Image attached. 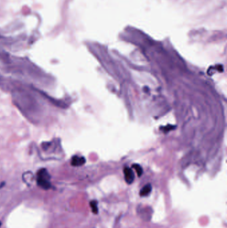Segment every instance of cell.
Wrapping results in <instances>:
<instances>
[{"label":"cell","instance_id":"6da1fadb","mask_svg":"<svg viewBox=\"0 0 227 228\" xmlns=\"http://www.w3.org/2000/svg\"><path fill=\"white\" fill-rule=\"evenodd\" d=\"M37 185L43 190L51 188L50 176L46 169H41L37 172Z\"/></svg>","mask_w":227,"mask_h":228},{"label":"cell","instance_id":"7a4b0ae2","mask_svg":"<svg viewBox=\"0 0 227 228\" xmlns=\"http://www.w3.org/2000/svg\"><path fill=\"white\" fill-rule=\"evenodd\" d=\"M124 176L125 181L128 184H131L135 180V174L130 168L125 167L123 169Z\"/></svg>","mask_w":227,"mask_h":228},{"label":"cell","instance_id":"3957f363","mask_svg":"<svg viewBox=\"0 0 227 228\" xmlns=\"http://www.w3.org/2000/svg\"><path fill=\"white\" fill-rule=\"evenodd\" d=\"M85 163V159L83 157H79V156L75 155L73 156L72 159V165L73 166H81Z\"/></svg>","mask_w":227,"mask_h":228},{"label":"cell","instance_id":"277c9868","mask_svg":"<svg viewBox=\"0 0 227 228\" xmlns=\"http://www.w3.org/2000/svg\"><path fill=\"white\" fill-rule=\"evenodd\" d=\"M151 190H152V187H151V185L149 184H146L141 190L139 194L141 197L147 196L151 193Z\"/></svg>","mask_w":227,"mask_h":228},{"label":"cell","instance_id":"5b68a950","mask_svg":"<svg viewBox=\"0 0 227 228\" xmlns=\"http://www.w3.org/2000/svg\"><path fill=\"white\" fill-rule=\"evenodd\" d=\"M97 203H98L96 200L91 201V202H90V206L91 208L92 212L93 213H95V214H97L98 212H99V209H98V208H97Z\"/></svg>","mask_w":227,"mask_h":228},{"label":"cell","instance_id":"8992f818","mask_svg":"<svg viewBox=\"0 0 227 228\" xmlns=\"http://www.w3.org/2000/svg\"><path fill=\"white\" fill-rule=\"evenodd\" d=\"M133 168L136 170L138 176L140 177L142 175V173H143V169H142V168L138 164H134L133 165Z\"/></svg>","mask_w":227,"mask_h":228},{"label":"cell","instance_id":"52a82bcc","mask_svg":"<svg viewBox=\"0 0 227 228\" xmlns=\"http://www.w3.org/2000/svg\"><path fill=\"white\" fill-rule=\"evenodd\" d=\"M1 226H2V222L0 221V227H1Z\"/></svg>","mask_w":227,"mask_h":228}]
</instances>
